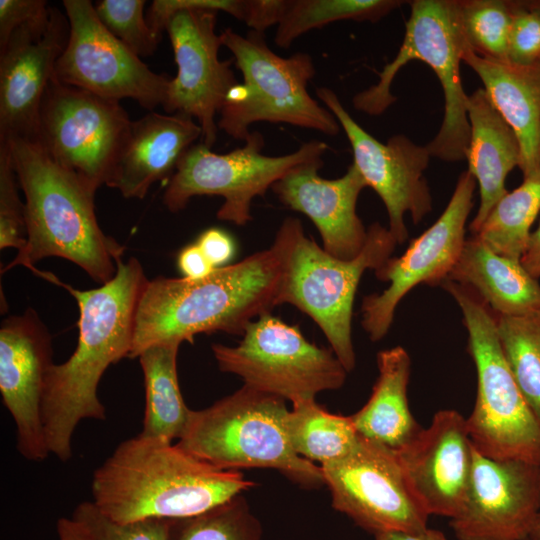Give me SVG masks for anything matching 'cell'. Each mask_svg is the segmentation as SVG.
<instances>
[{"instance_id":"6da1fadb","label":"cell","mask_w":540,"mask_h":540,"mask_svg":"<svg viewBox=\"0 0 540 540\" xmlns=\"http://www.w3.org/2000/svg\"><path fill=\"white\" fill-rule=\"evenodd\" d=\"M302 229L298 218L287 217L269 248L235 264L199 279L148 280L138 303L128 358H137L158 343H193L202 333L242 335L254 318L281 304L288 260Z\"/></svg>"},{"instance_id":"7a4b0ae2","label":"cell","mask_w":540,"mask_h":540,"mask_svg":"<svg viewBox=\"0 0 540 540\" xmlns=\"http://www.w3.org/2000/svg\"><path fill=\"white\" fill-rule=\"evenodd\" d=\"M148 280L140 261L131 257L119 260L115 276L98 288L58 284L79 308L76 349L65 362L50 367L42 400L46 443L62 462L72 456V436L81 420L106 419L98 385L110 365L129 357L137 307Z\"/></svg>"},{"instance_id":"3957f363","label":"cell","mask_w":540,"mask_h":540,"mask_svg":"<svg viewBox=\"0 0 540 540\" xmlns=\"http://www.w3.org/2000/svg\"><path fill=\"white\" fill-rule=\"evenodd\" d=\"M253 485L242 473L210 465L177 443L139 434L122 441L94 471L91 491L104 515L127 523L194 517Z\"/></svg>"},{"instance_id":"277c9868","label":"cell","mask_w":540,"mask_h":540,"mask_svg":"<svg viewBox=\"0 0 540 540\" xmlns=\"http://www.w3.org/2000/svg\"><path fill=\"white\" fill-rule=\"evenodd\" d=\"M9 148L24 194L26 246L2 270L24 266L53 283L57 277L35 263L48 257L66 259L98 284L111 280L125 247L101 229L95 213L97 188L77 173L61 167L33 141H1Z\"/></svg>"},{"instance_id":"5b68a950","label":"cell","mask_w":540,"mask_h":540,"mask_svg":"<svg viewBox=\"0 0 540 540\" xmlns=\"http://www.w3.org/2000/svg\"><path fill=\"white\" fill-rule=\"evenodd\" d=\"M279 396L244 385L210 407L191 411L177 444L220 469L274 468L305 486L324 483L321 466L299 456L285 427Z\"/></svg>"},{"instance_id":"8992f818","label":"cell","mask_w":540,"mask_h":540,"mask_svg":"<svg viewBox=\"0 0 540 540\" xmlns=\"http://www.w3.org/2000/svg\"><path fill=\"white\" fill-rule=\"evenodd\" d=\"M441 286L461 311L476 368V400L466 418L473 447L490 458L540 466V423L507 364L494 314L470 288L448 280Z\"/></svg>"},{"instance_id":"52a82bcc","label":"cell","mask_w":540,"mask_h":540,"mask_svg":"<svg viewBox=\"0 0 540 540\" xmlns=\"http://www.w3.org/2000/svg\"><path fill=\"white\" fill-rule=\"evenodd\" d=\"M245 0H154L146 14L160 38L168 33L177 73L171 78L162 105L167 114L193 117L202 130L201 143L212 147L217 139L216 116L230 90L238 83L233 60H221L218 12L242 21Z\"/></svg>"},{"instance_id":"ba28073f","label":"cell","mask_w":540,"mask_h":540,"mask_svg":"<svg viewBox=\"0 0 540 540\" xmlns=\"http://www.w3.org/2000/svg\"><path fill=\"white\" fill-rule=\"evenodd\" d=\"M220 39L233 55L243 82L230 90L219 112V129L241 141L249 137L250 125L259 121L285 123L328 136L340 132L335 116L308 92L316 73L308 53L281 57L268 47L263 33L252 30L242 35L226 28Z\"/></svg>"},{"instance_id":"9c48e42d","label":"cell","mask_w":540,"mask_h":540,"mask_svg":"<svg viewBox=\"0 0 540 540\" xmlns=\"http://www.w3.org/2000/svg\"><path fill=\"white\" fill-rule=\"evenodd\" d=\"M410 3L403 42L395 58L379 73V81L354 95L356 110L370 116L384 113L397 98L391 92L397 72L420 60L431 67L444 93V118L436 136L426 145L431 157L444 161L466 158L470 137L468 95L460 77L467 42L460 24L457 0H415Z\"/></svg>"},{"instance_id":"30bf717a","label":"cell","mask_w":540,"mask_h":540,"mask_svg":"<svg viewBox=\"0 0 540 540\" xmlns=\"http://www.w3.org/2000/svg\"><path fill=\"white\" fill-rule=\"evenodd\" d=\"M397 241L388 228L375 222L367 228L361 252L338 259L308 238L302 229L288 260L281 304L289 303L320 327L347 372L354 369L353 303L363 273L376 271L392 254Z\"/></svg>"},{"instance_id":"8fae6325","label":"cell","mask_w":540,"mask_h":540,"mask_svg":"<svg viewBox=\"0 0 540 540\" xmlns=\"http://www.w3.org/2000/svg\"><path fill=\"white\" fill-rule=\"evenodd\" d=\"M244 145L218 154L203 143L192 145L180 159L163 194L172 213L183 210L195 196L215 195L224 202L217 218L236 225L252 220L251 203L292 169L322 159L329 146L320 140L303 143L297 150L280 156L262 153L263 135L250 133Z\"/></svg>"},{"instance_id":"7c38bea8","label":"cell","mask_w":540,"mask_h":540,"mask_svg":"<svg viewBox=\"0 0 540 540\" xmlns=\"http://www.w3.org/2000/svg\"><path fill=\"white\" fill-rule=\"evenodd\" d=\"M221 371L240 376L249 387L289 400H315L342 387L347 370L332 349L309 342L298 326L271 313L252 321L236 346L213 344Z\"/></svg>"},{"instance_id":"4fadbf2b","label":"cell","mask_w":540,"mask_h":540,"mask_svg":"<svg viewBox=\"0 0 540 540\" xmlns=\"http://www.w3.org/2000/svg\"><path fill=\"white\" fill-rule=\"evenodd\" d=\"M131 122L120 101L52 78L33 142L55 163L98 189L109 179Z\"/></svg>"},{"instance_id":"5bb4252c","label":"cell","mask_w":540,"mask_h":540,"mask_svg":"<svg viewBox=\"0 0 540 540\" xmlns=\"http://www.w3.org/2000/svg\"><path fill=\"white\" fill-rule=\"evenodd\" d=\"M69 22L67 44L53 79L98 96L135 100L151 111L162 106L171 77L152 71L98 19L89 0H63Z\"/></svg>"},{"instance_id":"9a60e30c","label":"cell","mask_w":540,"mask_h":540,"mask_svg":"<svg viewBox=\"0 0 540 540\" xmlns=\"http://www.w3.org/2000/svg\"><path fill=\"white\" fill-rule=\"evenodd\" d=\"M321 469L332 506L374 535L428 527L430 514L394 450L360 436L349 454L321 464Z\"/></svg>"},{"instance_id":"2e32d148","label":"cell","mask_w":540,"mask_h":540,"mask_svg":"<svg viewBox=\"0 0 540 540\" xmlns=\"http://www.w3.org/2000/svg\"><path fill=\"white\" fill-rule=\"evenodd\" d=\"M475 178L465 171L438 219L414 238L399 257L389 258L375 271L389 285L363 298L361 325L373 342L388 333L401 300L420 284L441 285L447 280L463 249L465 226L474 205Z\"/></svg>"},{"instance_id":"e0dca14e","label":"cell","mask_w":540,"mask_h":540,"mask_svg":"<svg viewBox=\"0 0 540 540\" xmlns=\"http://www.w3.org/2000/svg\"><path fill=\"white\" fill-rule=\"evenodd\" d=\"M316 94L347 136L353 152L352 164L366 187H371L382 200L389 231L398 244L404 243L409 235L405 213L418 224L432 210V196L424 177L431 157L426 146L417 145L402 134L381 143L351 117L333 90L319 87Z\"/></svg>"},{"instance_id":"ac0fdd59","label":"cell","mask_w":540,"mask_h":540,"mask_svg":"<svg viewBox=\"0 0 540 540\" xmlns=\"http://www.w3.org/2000/svg\"><path fill=\"white\" fill-rule=\"evenodd\" d=\"M540 513V466L473 447L465 504L450 520L457 540H524Z\"/></svg>"},{"instance_id":"d6986e66","label":"cell","mask_w":540,"mask_h":540,"mask_svg":"<svg viewBox=\"0 0 540 540\" xmlns=\"http://www.w3.org/2000/svg\"><path fill=\"white\" fill-rule=\"evenodd\" d=\"M52 336L31 307L0 327V392L16 425V447L30 461L50 454L42 422L45 380L53 365Z\"/></svg>"},{"instance_id":"ffe728a7","label":"cell","mask_w":540,"mask_h":540,"mask_svg":"<svg viewBox=\"0 0 540 540\" xmlns=\"http://www.w3.org/2000/svg\"><path fill=\"white\" fill-rule=\"evenodd\" d=\"M69 36L56 7L42 22L15 30L0 49V142L35 141L42 101Z\"/></svg>"},{"instance_id":"44dd1931","label":"cell","mask_w":540,"mask_h":540,"mask_svg":"<svg viewBox=\"0 0 540 540\" xmlns=\"http://www.w3.org/2000/svg\"><path fill=\"white\" fill-rule=\"evenodd\" d=\"M395 453L430 515L451 520L461 512L473 460L465 417L453 409L436 412L430 424Z\"/></svg>"},{"instance_id":"7402d4cb","label":"cell","mask_w":540,"mask_h":540,"mask_svg":"<svg viewBox=\"0 0 540 540\" xmlns=\"http://www.w3.org/2000/svg\"><path fill=\"white\" fill-rule=\"evenodd\" d=\"M323 164L320 159L292 169L272 190L281 203L314 223L326 252L350 260L361 252L367 239V229L356 211L366 184L353 164L339 178H322L318 171Z\"/></svg>"},{"instance_id":"603a6c76","label":"cell","mask_w":540,"mask_h":540,"mask_svg":"<svg viewBox=\"0 0 540 540\" xmlns=\"http://www.w3.org/2000/svg\"><path fill=\"white\" fill-rule=\"evenodd\" d=\"M201 136L197 121L184 113L151 111L133 120L106 185L124 198L143 199L154 183L172 177Z\"/></svg>"},{"instance_id":"cb8c5ba5","label":"cell","mask_w":540,"mask_h":540,"mask_svg":"<svg viewBox=\"0 0 540 540\" xmlns=\"http://www.w3.org/2000/svg\"><path fill=\"white\" fill-rule=\"evenodd\" d=\"M462 60L484 84L490 101L517 136L523 178L540 169V60L519 65L485 57L468 45Z\"/></svg>"},{"instance_id":"d4e9b609","label":"cell","mask_w":540,"mask_h":540,"mask_svg":"<svg viewBox=\"0 0 540 540\" xmlns=\"http://www.w3.org/2000/svg\"><path fill=\"white\" fill-rule=\"evenodd\" d=\"M470 137L468 172L479 186L480 203L469 228L474 234L495 204L508 192L507 175L520 165V145L512 128L490 101L484 88L468 95Z\"/></svg>"},{"instance_id":"484cf974","label":"cell","mask_w":540,"mask_h":540,"mask_svg":"<svg viewBox=\"0 0 540 540\" xmlns=\"http://www.w3.org/2000/svg\"><path fill=\"white\" fill-rule=\"evenodd\" d=\"M447 280L473 290L494 315L540 309L539 280L521 261L495 253L475 236L466 239Z\"/></svg>"},{"instance_id":"4316f807","label":"cell","mask_w":540,"mask_h":540,"mask_svg":"<svg viewBox=\"0 0 540 540\" xmlns=\"http://www.w3.org/2000/svg\"><path fill=\"white\" fill-rule=\"evenodd\" d=\"M377 367L368 401L351 417L361 437L397 451L422 429L408 401L411 359L403 347L395 346L377 354Z\"/></svg>"},{"instance_id":"83f0119b","label":"cell","mask_w":540,"mask_h":540,"mask_svg":"<svg viewBox=\"0 0 540 540\" xmlns=\"http://www.w3.org/2000/svg\"><path fill=\"white\" fill-rule=\"evenodd\" d=\"M181 344L167 342L147 347L139 356L144 376L145 412L141 435L172 442L182 436L191 411L181 394L177 355Z\"/></svg>"},{"instance_id":"f1b7e54d","label":"cell","mask_w":540,"mask_h":540,"mask_svg":"<svg viewBox=\"0 0 540 540\" xmlns=\"http://www.w3.org/2000/svg\"><path fill=\"white\" fill-rule=\"evenodd\" d=\"M285 427L293 450L321 464L346 456L360 440L351 416L329 413L315 400L294 404Z\"/></svg>"},{"instance_id":"f546056e","label":"cell","mask_w":540,"mask_h":540,"mask_svg":"<svg viewBox=\"0 0 540 540\" xmlns=\"http://www.w3.org/2000/svg\"><path fill=\"white\" fill-rule=\"evenodd\" d=\"M540 213V169L511 192H507L492 208L473 234L497 254L521 261L531 234V227Z\"/></svg>"},{"instance_id":"4dcf8cb0","label":"cell","mask_w":540,"mask_h":540,"mask_svg":"<svg viewBox=\"0 0 540 540\" xmlns=\"http://www.w3.org/2000/svg\"><path fill=\"white\" fill-rule=\"evenodd\" d=\"M403 3L405 1L398 0H290L277 25L274 42L280 48H288L305 33L333 22H376Z\"/></svg>"},{"instance_id":"1f68e13d","label":"cell","mask_w":540,"mask_h":540,"mask_svg":"<svg viewBox=\"0 0 540 540\" xmlns=\"http://www.w3.org/2000/svg\"><path fill=\"white\" fill-rule=\"evenodd\" d=\"M494 316L507 364L540 423V309Z\"/></svg>"},{"instance_id":"d6a6232c","label":"cell","mask_w":540,"mask_h":540,"mask_svg":"<svg viewBox=\"0 0 540 540\" xmlns=\"http://www.w3.org/2000/svg\"><path fill=\"white\" fill-rule=\"evenodd\" d=\"M463 35L477 54L507 60L515 1L457 0Z\"/></svg>"},{"instance_id":"836d02e7","label":"cell","mask_w":540,"mask_h":540,"mask_svg":"<svg viewBox=\"0 0 540 540\" xmlns=\"http://www.w3.org/2000/svg\"><path fill=\"white\" fill-rule=\"evenodd\" d=\"M172 540H261V528L237 496L203 514L174 520Z\"/></svg>"},{"instance_id":"e575fe53","label":"cell","mask_w":540,"mask_h":540,"mask_svg":"<svg viewBox=\"0 0 540 540\" xmlns=\"http://www.w3.org/2000/svg\"><path fill=\"white\" fill-rule=\"evenodd\" d=\"M145 0H101L94 5L103 26L139 57L153 55L161 41L144 15Z\"/></svg>"},{"instance_id":"d590c367","label":"cell","mask_w":540,"mask_h":540,"mask_svg":"<svg viewBox=\"0 0 540 540\" xmlns=\"http://www.w3.org/2000/svg\"><path fill=\"white\" fill-rule=\"evenodd\" d=\"M72 517L82 523L95 540H172L174 520L148 518L120 523L104 515L92 501L81 502Z\"/></svg>"},{"instance_id":"8d00e7d4","label":"cell","mask_w":540,"mask_h":540,"mask_svg":"<svg viewBox=\"0 0 540 540\" xmlns=\"http://www.w3.org/2000/svg\"><path fill=\"white\" fill-rule=\"evenodd\" d=\"M8 145L0 143V249L23 251L27 242L25 205Z\"/></svg>"},{"instance_id":"74e56055","label":"cell","mask_w":540,"mask_h":540,"mask_svg":"<svg viewBox=\"0 0 540 540\" xmlns=\"http://www.w3.org/2000/svg\"><path fill=\"white\" fill-rule=\"evenodd\" d=\"M507 60L519 65L540 60V10L528 1H515Z\"/></svg>"},{"instance_id":"f35d334b","label":"cell","mask_w":540,"mask_h":540,"mask_svg":"<svg viewBox=\"0 0 540 540\" xmlns=\"http://www.w3.org/2000/svg\"><path fill=\"white\" fill-rule=\"evenodd\" d=\"M51 8L45 0H0V49L15 30L47 20Z\"/></svg>"},{"instance_id":"ab89813d","label":"cell","mask_w":540,"mask_h":540,"mask_svg":"<svg viewBox=\"0 0 540 540\" xmlns=\"http://www.w3.org/2000/svg\"><path fill=\"white\" fill-rule=\"evenodd\" d=\"M290 0H245L242 21L252 31L263 33L282 20Z\"/></svg>"},{"instance_id":"60d3db41","label":"cell","mask_w":540,"mask_h":540,"mask_svg":"<svg viewBox=\"0 0 540 540\" xmlns=\"http://www.w3.org/2000/svg\"><path fill=\"white\" fill-rule=\"evenodd\" d=\"M196 244L215 268L227 266L235 256L234 240L219 228H209L202 232Z\"/></svg>"},{"instance_id":"b9f144b4","label":"cell","mask_w":540,"mask_h":540,"mask_svg":"<svg viewBox=\"0 0 540 540\" xmlns=\"http://www.w3.org/2000/svg\"><path fill=\"white\" fill-rule=\"evenodd\" d=\"M177 264L182 277L186 279H199L216 269L196 242L187 245L179 252Z\"/></svg>"},{"instance_id":"7bdbcfd3","label":"cell","mask_w":540,"mask_h":540,"mask_svg":"<svg viewBox=\"0 0 540 540\" xmlns=\"http://www.w3.org/2000/svg\"><path fill=\"white\" fill-rule=\"evenodd\" d=\"M521 263L531 276L540 279V221L530 234Z\"/></svg>"},{"instance_id":"ee69618b","label":"cell","mask_w":540,"mask_h":540,"mask_svg":"<svg viewBox=\"0 0 540 540\" xmlns=\"http://www.w3.org/2000/svg\"><path fill=\"white\" fill-rule=\"evenodd\" d=\"M374 536L375 540H447L442 531L429 527L420 531H387Z\"/></svg>"},{"instance_id":"f6af8a7d","label":"cell","mask_w":540,"mask_h":540,"mask_svg":"<svg viewBox=\"0 0 540 540\" xmlns=\"http://www.w3.org/2000/svg\"><path fill=\"white\" fill-rule=\"evenodd\" d=\"M57 534L59 540H95L88 529L73 517L58 519Z\"/></svg>"},{"instance_id":"bcb514c9","label":"cell","mask_w":540,"mask_h":540,"mask_svg":"<svg viewBox=\"0 0 540 540\" xmlns=\"http://www.w3.org/2000/svg\"><path fill=\"white\" fill-rule=\"evenodd\" d=\"M530 538L540 540V513L535 521Z\"/></svg>"},{"instance_id":"7dc6e473","label":"cell","mask_w":540,"mask_h":540,"mask_svg":"<svg viewBox=\"0 0 540 540\" xmlns=\"http://www.w3.org/2000/svg\"><path fill=\"white\" fill-rule=\"evenodd\" d=\"M528 2L532 7L540 10V1H528Z\"/></svg>"},{"instance_id":"c3c4849f","label":"cell","mask_w":540,"mask_h":540,"mask_svg":"<svg viewBox=\"0 0 540 540\" xmlns=\"http://www.w3.org/2000/svg\"><path fill=\"white\" fill-rule=\"evenodd\" d=\"M524 540H537V539H533V538H527V539H524Z\"/></svg>"}]
</instances>
